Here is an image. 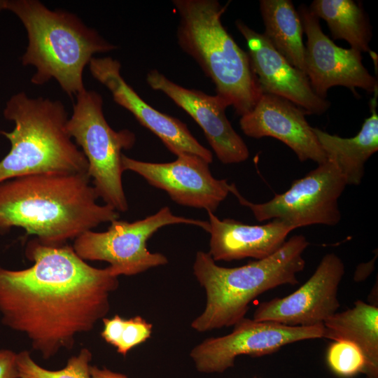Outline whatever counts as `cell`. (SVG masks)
Wrapping results in <instances>:
<instances>
[{
  "instance_id": "1",
  "label": "cell",
  "mask_w": 378,
  "mask_h": 378,
  "mask_svg": "<svg viewBox=\"0 0 378 378\" xmlns=\"http://www.w3.org/2000/svg\"><path fill=\"white\" fill-rule=\"evenodd\" d=\"M32 266L11 270L0 265L2 323L24 333L44 359L71 349L76 336L92 330L110 309L109 296L119 285L108 267H94L72 246L27 245Z\"/></svg>"
},
{
  "instance_id": "2",
  "label": "cell",
  "mask_w": 378,
  "mask_h": 378,
  "mask_svg": "<svg viewBox=\"0 0 378 378\" xmlns=\"http://www.w3.org/2000/svg\"><path fill=\"white\" fill-rule=\"evenodd\" d=\"M88 173L38 174L0 183V234L23 228L46 244H63L119 218L100 205Z\"/></svg>"
},
{
  "instance_id": "3",
  "label": "cell",
  "mask_w": 378,
  "mask_h": 378,
  "mask_svg": "<svg viewBox=\"0 0 378 378\" xmlns=\"http://www.w3.org/2000/svg\"><path fill=\"white\" fill-rule=\"evenodd\" d=\"M6 10L26 29L21 62L36 69L31 83L41 85L53 78L71 98L85 90L83 71L94 55L117 48L76 15L52 10L38 0H6Z\"/></svg>"
},
{
  "instance_id": "4",
  "label": "cell",
  "mask_w": 378,
  "mask_h": 378,
  "mask_svg": "<svg viewBox=\"0 0 378 378\" xmlns=\"http://www.w3.org/2000/svg\"><path fill=\"white\" fill-rule=\"evenodd\" d=\"M308 246L304 236L294 235L274 254L236 267L219 266L208 252L197 251L193 274L204 288L206 300L191 327L203 332L234 326L260 294L282 285L298 284L297 274L304 268L302 253Z\"/></svg>"
},
{
  "instance_id": "5",
  "label": "cell",
  "mask_w": 378,
  "mask_h": 378,
  "mask_svg": "<svg viewBox=\"0 0 378 378\" xmlns=\"http://www.w3.org/2000/svg\"><path fill=\"white\" fill-rule=\"evenodd\" d=\"M3 115L14 128L0 130L11 146L0 160V183L30 174L88 173V160L68 132V112L61 101L20 92L7 101Z\"/></svg>"
},
{
  "instance_id": "6",
  "label": "cell",
  "mask_w": 378,
  "mask_h": 378,
  "mask_svg": "<svg viewBox=\"0 0 378 378\" xmlns=\"http://www.w3.org/2000/svg\"><path fill=\"white\" fill-rule=\"evenodd\" d=\"M179 15L178 44L214 83L216 95L242 116L262 92L249 57L227 31L221 16L227 5L216 0H173Z\"/></svg>"
},
{
  "instance_id": "7",
  "label": "cell",
  "mask_w": 378,
  "mask_h": 378,
  "mask_svg": "<svg viewBox=\"0 0 378 378\" xmlns=\"http://www.w3.org/2000/svg\"><path fill=\"white\" fill-rule=\"evenodd\" d=\"M66 128L88 160V174L98 197L117 211H127L128 203L122 181V150L132 148L134 134L126 129L113 130L103 112L102 95L86 89L76 96Z\"/></svg>"
},
{
  "instance_id": "8",
  "label": "cell",
  "mask_w": 378,
  "mask_h": 378,
  "mask_svg": "<svg viewBox=\"0 0 378 378\" xmlns=\"http://www.w3.org/2000/svg\"><path fill=\"white\" fill-rule=\"evenodd\" d=\"M173 224L196 225L206 232L209 230V221L176 216L168 206H164L134 222L114 220L105 232L85 231L74 239L72 247L83 260L108 262L113 276L135 275L168 262L164 255L151 253L146 244L160 228Z\"/></svg>"
},
{
  "instance_id": "9",
  "label": "cell",
  "mask_w": 378,
  "mask_h": 378,
  "mask_svg": "<svg viewBox=\"0 0 378 378\" xmlns=\"http://www.w3.org/2000/svg\"><path fill=\"white\" fill-rule=\"evenodd\" d=\"M346 181L336 165L329 160L318 164L304 177L294 181L284 192L264 203L245 199L231 183L230 192L241 205L248 207L258 221L279 220L296 229L312 225L332 226L342 216L338 200Z\"/></svg>"
},
{
  "instance_id": "10",
  "label": "cell",
  "mask_w": 378,
  "mask_h": 378,
  "mask_svg": "<svg viewBox=\"0 0 378 378\" xmlns=\"http://www.w3.org/2000/svg\"><path fill=\"white\" fill-rule=\"evenodd\" d=\"M324 332L323 325L288 326L244 317L234 325L230 334L207 338L195 346L190 356L198 372L222 373L234 366L239 356L271 354L289 344L323 338Z\"/></svg>"
},
{
  "instance_id": "11",
  "label": "cell",
  "mask_w": 378,
  "mask_h": 378,
  "mask_svg": "<svg viewBox=\"0 0 378 378\" xmlns=\"http://www.w3.org/2000/svg\"><path fill=\"white\" fill-rule=\"evenodd\" d=\"M298 13L307 36L305 74L315 93L326 99L328 90L334 86L348 88L354 93L356 88L377 92V80L364 66L362 52L337 46L305 5H300Z\"/></svg>"
},
{
  "instance_id": "12",
  "label": "cell",
  "mask_w": 378,
  "mask_h": 378,
  "mask_svg": "<svg viewBox=\"0 0 378 378\" xmlns=\"http://www.w3.org/2000/svg\"><path fill=\"white\" fill-rule=\"evenodd\" d=\"M344 274L342 259L328 253L304 284L287 296L260 303L253 319L288 326L323 325L340 307L338 288Z\"/></svg>"
},
{
  "instance_id": "13",
  "label": "cell",
  "mask_w": 378,
  "mask_h": 378,
  "mask_svg": "<svg viewBox=\"0 0 378 378\" xmlns=\"http://www.w3.org/2000/svg\"><path fill=\"white\" fill-rule=\"evenodd\" d=\"M123 171L134 172L150 185L164 190L176 203L216 211L230 192L226 179L214 178L209 163L192 154H182L171 162L137 160L122 155Z\"/></svg>"
},
{
  "instance_id": "14",
  "label": "cell",
  "mask_w": 378,
  "mask_h": 378,
  "mask_svg": "<svg viewBox=\"0 0 378 378\" xmlns=\"http://www.w3.org/2000/svg\"><path fill=\"white\" fill-rule=\"evenodd\" d=\"M88 65L92 76L110 91L114 102L156 135L171 153L176 156L192 154L212 162V153L195 139L185 123L153 108L125 80L118 60L93 57Z\"/></svg>"
},
{
  "instance_id": "15",
  "label": "cell",
  "mask_w": 378,
  "mask_h": 378,
  "mask_svg": "<svg viewBox=\"0 0 378 378\" xmlns=\"http://www.w3.org/2000/svg\"><path fill=\"white\" fill-rule=\"evenodd\" d=\"M146 82L150 88L164 93L193 118L221 162L239 163L248 158L246 143L226 117L227 104L216 94L186 88L156 69L148 71Z\"/></svg>"
},
{
  "instance_id": "16",
  "label": "cell",
  "mask_w": 378,
  "mask_h": 378,
  "mask_svg": "<svg viewBox=\"0 0 378 378\" xmlns=\"http://www.w3.org/2000/svg\"><path fill=\"white\" fill-rule=\"evenodd\" d=\"M235 25L246 40L251 66L262 93L286 99L306 115H321L329 108L330 102L315 93L306 74L293 66L263 34L241 20Z\"/></svg>"
},
{
  "instance_id": "17",
  "label": "cell",
  "mask_w": 378,
  "mask_h": 378,
  "mask_svg": "<svg viewBox=\"0 0 378 378\" xmlns=\"http://www.w3.org/2000/svg\"><path fill=\"white\" fill-rule=\"evenodd\" d=\"M305 115L288 100L262 93L254 107L241 116L239 125L249 137L276 139L288 146L300 161L312 160L318 164L327 158Z\"/></svg>"
},
{
  "instance_id": "18",
  "label": "cell",
  "mask_w": 378,
  "mask_h": 378,
  "mask_svg": "<svg viewBox=\"0 0 378 378\" xmlns=\"http://www.w3.org/2000/svg\"><path fill=\"white\" fill-rule=\"evenodd\" d=\"M209 215V251L216 261H232L246 258H265L276 252L294 229L279 220L264 225H247L214 213Z\"/></svg>"
},
{
  "instance_id": "19",
  "label": "cell",
  "mask_w": 378,
  "mask_h": 378,
  "mask_svg": "<svg viewBox=\"0 0 378 378\" xmlns=\"http://www.w3.org/2000/svg\"><path fill=\"white\" fill-rule=\"evenodd\" d=\"M376 101L371 115L366 118L358 133L351 138L330 134L312 127L327 160L334 163L347 185L358 186L365 173V164L378 150V115Z\"/></svg>"
},
{
  "instance_id": "20",
  "label": "cell",
  "mask_w": 378,
  "mask_h": 378,
  "mask_svg": "<svg viewBox=\"0 0 378 378\" xmlns=\"http://www.w3.org/2000/svg\"><path fill=\"white\" fill-rule=\"evenodd\" d=\"M324 337L356 344L366 359V377L378 378V307L357 300L353 308L336 312L324 323Z\"/></svg>"
},
{
  "instance_id": "21",
  "label": "cell",
  "mask_w": 378,
  "mask_h": 378,
  "mask_svg": "<svg viewBox=\"0 0 378 378\" xmlns=\"http://www.w3.org/2000/svg\"><path fill=\"white\" fill-rule=\"evenodd\" d=\"M264 36L293 66L305 73V46L298 11L290 0H260Z\"/></svg>"
},
{
  "instance_id": "22",
  "label": "cell",
  "mask_w": 378,
  "mask_h": 378,
  "mask_svg": "<svg viewBox=\"0 0 378 378\" xmlns=\"http://www.w3.org/2000/svg\"><path fill=\"white\" fill-rule=\"evenodd\" d=\"M308 8L326 22L333 39H344L360 52L371 51L372 29L360 4L352 0H314Z\"/></svg>"
},
{
  "instance_id": "23",
  "label": "cell",
  "mask_w": 378,
  "mask_h": 378,
  "mask_svg": "<svg viewBox=\"0 0 378 378\" xmlns=\"http://www.w3.org/2000/svg\"><path fill=\"white\" fill-rule=\"evenodd\" d=\"M102 322V338L123 356L132 348L144 342L152 332V324L140 316L125 319L115 315L111 318H104Z\"/></svg>"
},
{
  "instance_id": "24",
  "label": "cell",
  "mask_w": 378,
  "mask_h": 378,
  "mask_svg": "<svg viewBox=\"0 0 378 378\" xmlns=\"http://www.w3.org/2000/svg\"><path fill=\"white\" fill-rule=\"evenodd\" d=\"M91 351L83 348L77 356L69 358L66 365L58 370H50L40 366L31 358L30 353L22 351L17 354L19 378H91Z\"/></svg>"
},
{
  "instance_id": "25",
  "label": "cell",
  "mask_w": 378,
  "mask_h": 378,
  "mask_svg": "<svg viewBox=\"0 0 378 378\" xmlns=\"http://www.w3.org/2000/svg\"><path fill=\"white\" fill-rule=\"evenodd\" d=\"M326 363L335 374L342 378L365 374L367 365L361 349L346 340H335L330 344L326 352Z\"/></svg>"
},
{
  "instance_id": "26",
  "label": "cell",
  "mask_w": 378,
  "mask_h": 378,
  "mask_svg": "<svg viewBox=\"0 0 378 378\" xmlns=\"http://www.w3.org/2000/svg\"><path fill=\"white\" fill-rule=\"evenodd\" d=\"M0 378H19L17 354L10 349H0Z\"/></svg>"
},
{
  "instance_id": "27",
  "label": "cell",
  "mask_w": 378,
  "mask_h": 378,
  "mask_svg": "<svg viewBox=\"0 0 378 378\" xmlns=\"http://www.w3.org/2000/svg\"><path fill=\"white\" fill-rule=\"evenodd\" d=\"M90 372L91 378H129L123 374L113 372L105 367L100 368L96 365H90Z\"/></svg>"
},
{
  "instance_id": "28",
  "label": "cell",
  "mask_w": 378,
  "mask_h": 378,
  "mask_svg": "<svg viewBox=\"0 0 378 378\" xmlns=\"http://www.w3.org/2000/svg\"><path fill=\"white\" fill-rule=\"evenodd\" d=\"M374 258L371 262L359 265L354 275V280L357 281L364 280L374 269Z\"/></svg>"
},
{
  "instance_id": "29",
  "label": "cell",
  "mask_w": 378,
  "mask_h": 378,
  "mask_svg": "<svg viewBox=\"0 0 378 378\" xmlns=\"http://www.w3.org/2000/svg\"><path fill=\"white\" fill-rule=\"evenodd\" d=\"M6 10V0H0V13Z\"/></svg>"
},
{
  "instance_id": "30",
  "label": "cell",
  "mask_w": 378,
  "mask_h": 378,
  "mask_svg": "<svg viewBox=\"0 0 378 378\" xmlns=\"http://www.w3.org/2000/svg\"><path fill=\"white\" fill-rule=\"evenodd\" d=\"M365 378H373V377H366V376H365Z\"/></svg>"
}]
</instances>
